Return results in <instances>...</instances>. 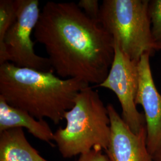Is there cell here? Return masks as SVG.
I'll return each instance as SVG.
<instances>
[{
  "label": "cell",
  "mask_w": 161,
  "mask_h": 161,
  "mask_svg": "<svg viewBox=\"0 0 161 161\" xmlns=\"http://www.w3.org/2000/svg\"><path fill=\"white\" fill-rule=\"evenodd\" d=\"M114 42L115 56L109 74L98 86L114 92L121 104V117L135 133L146 127L144 114L137 108L139 88L138 62L132 60Z\"/></svg>",
  "instance_id": "8992f818"
},
{
  "label": "cell",
  "mask_w": 161,
  "mask_h": 161,
  "mask_svg": "<svg viewBox=\"0 0 161 161\" xmlns=\"http://www.w3.org/2000/svg\"><path fill=\"white\" fill-rule=\"evenodd\" d=\"M26 128L35 138L52 144L54 132L44 119H36L28 112L7 103L0 96V132L13 128Z\"/></svg>",
  "instance_id": "9c48e42d"
},
{
  "label": "cell",
  "mask_w": 161,
  "mask_h": 161,
  "mask_svg": "<svg viewBox=\"0 0 161 161\" xmlns=\"http://www.w3.org/2000/svg\"><path fill=\"white\" fill-rule=\"evenodd\" d=\"M150 53H145L138 62L139 88L136 103L144 110L147 144L153 156L161 148V94L151 70Z\"/></svg>",
  "instance_id": "ba28073f"
},
{
  "label": "cell",
  "mask_w": 161,
  "mask_h": 161,
  "mask_svg": "<svg viewBox=\"0 0 161 161\" xmlns=\"http://www.w3.org/2000/svg\"><path fill=\"white\" fill-rule=\"evenodd\" d=\"M53 72L20 68L10 62L1 64L0 96L36 119L47 118L58 124L74 106L78 93L90 85L76 79L58 77Z\"/></svg>",
  "instance_id": "7a4b0ae2"
},
{
  "label": "cell",
  "mask_w": 161,
  "mask_h": 161,
  "mask_svg": "<svg viewBox=\"0 0 161 161\" xmlns=\"http://www.w3.org/2000/svg\"><path fill=\"white\" fill-rule=\"evenodd\" d=\"M107 108L110 122L109 143L105 153L110 161H153L147 147L146 127L133 132L114 106Z\"/></svg>",
  "instance_id": "52a82bcc"
},
{
  "label": "cell",
  "mask_w": 161,
  "mask_h": 161,
  "mask_svg": "<svg viewBox=\"0 0 161 161\" xmlns=\"http://www.w3.org/2000/svg\"><path fill=\"white\" fill-rule=\"evenodd\" d=\"M153 161H161V148L153 156Z\"/></svg>",
  "instance_id": "9a60e30c"
},
{
  "label": "cell",
  "mask_w": 161,
  "mask_h": 161,
  "mask_svg": "<svg viewBox=\"0 0 161 161\" xmlns=\"http://www.w3.org/2000/svg\"><path fill=\"white\" fill-rule=\"evenodd\" d=\"M75 161H110L106 154L102 151L92 150L90 152L80 156Z\"/></svg>",
  "instance_id": "5bb4252c"
},
{
  "label": "cell",
  "mask_w": 161,
  "mask_h": 161,
  "mask_svg": "<svg viewBox=\"0 0 161 161\" xmlns=\"http://www.w3.org/2000/svg\"><path fill=\"white\" fill-rule=\"evenodd\" d=\"M66 125L54 132V141L64 158L85 154L92 150H106L109 143L110 122L107 106L92 87L82 89L75 104L67 111Z\"/></svg>",
  "instance_id": "3957f363"
},
{
  "label": "cell",
  "mask_w": 161,
  "mask_h": 161,
  "mask_svg": "<svg viewBox=\"0 0 161 161\" xmlns=\"http://www.w3.org/2000/svg\"><path fill=\"white\" fill-rule=\"evenodd\" d=\"M148 12L153 40L161 42V0L149 1Z\"/></svg>",
  "instance_id": "7c38bea8"
},
{
  "label": "cell",
  "mask_w": 161,
  "mask_h": 161,
  "mask_svg": "<svg viewBox=\"0 0 161 161\" xmlns=\"http://www.w3.org/2000/svg\"><path fill=\"white\" fill-rule=\"evenodd\" d=\"M34 36L61 78L98 86L109 74L115 56L114 40L75 3L47 2Z\"/></svg>",
  "instance_id": "6da1fadb"
},
{
  "label": "cell",
  "mask_w": 161,
  "mask_h": 161,
  "mask_svg": "<svg viewBox=\"0 0 161 161\" xmlns=\"http://www.w3.org/2000/svg\"><path fill=\"white\" fill-rule=\"evenodd\" d=\"M0 161H48L30 144L23 128L0 132Z\"/></svg>",
  "instance_id": "30bf717a"
},
{
  "label": "cell",
  "mask_w": 161,
  "mask_h": 161,
  "mask_svg": "<svg viewBox=\"0 0 161 161\" xmlns=\"http://www.w3.org/2000/svg\"><path fill=\"white\" fill-rule=\"evenodd\" d=\"M155 51L156 50H161V42L156 43L155 44Z\"/></svg>",
  "instance_id": "2e32d148"
},
{
  "label": "cell",
  "mask_w": 161,
  "mask_h": 161,
  "mask_svg": "<svg viewBox=\"0 0 161 161\" xmlns=\"http://www.w3.org/2000/svg\"><path fill=\"white\" fill-rule=\"evenodd\" d=\"M39 4L38 0H17V19L7 32L0 48V64L10 62L20 68L53 71L48 58L35 53L31 39L40 15Z\"/></svg>",
  "instance_id": "5b68a950"
},
{
  "label": "cell",
  "mask_w": 161,
  "mask_h": 161,
  "mask_svg": "<svg viewBox=\"0 0 161 161\" xmlns=\"http://www.w3.org/2000/svg\"><path fill=\"white\" fill-rule=\"evenodd\" d=\"M148 0H104L98 23L126 56L139 62L155 51L149 16Z\"/></svg>",
  "instance_id": "277c9868"
},
{
  "label": "cell",
  "mask_w": 161,
  "mask_h": 161,
  "mask_svg": "<svg viewBox=\"0 0 161 161\" xmlns=\"http://www.w3.org/2000/svg\"><path fill=\"white\" fill-rule=\"evenodd\" d=\"M77 5L88 17L98 22L100 6L97 0H80Z\"/></svg>",
  "instance_id": "4fadbf2b"
},
{
  "label": "cell",
  "mask_w": 161,
  "mask_h": 161,
  "mask_svg": "<svg viewBox=\"0 0 161 161\" xmlns=\"http://www.w3.org/2000/svg\"><path fill=\"white\" fill-rule=\"evenodd\" d=\"M17 17V0L0 1V48L8 30L15 22Z\"/></svg>",
  "instance_id": "8fae6325"
}]
</instances>
